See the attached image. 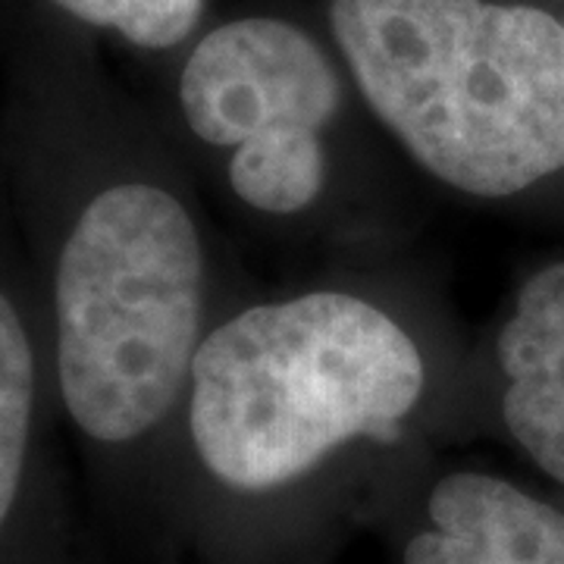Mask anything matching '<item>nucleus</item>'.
Returning <instances> with one entry per match:
<instances>
[{"label": "nucleus", "instance_id": "obj_1", "mask_svg": "<svg viewBox=\"0 0 564 564\" xmlns=\"http://www.w3.org/2000/svg\"><path fill=\"white\" fill-rule=\"evenodd\" d=\"M377 120L430 176L508 198L564 170V25L489 0H333Z\"/></svg>", "mask_w": 564, "mask_h": 564}, {"label": "nucleus", "instance_id": "obj_2", "mask_svg": "<svg viewBox=\"0 0 564 564\" xmlns=\"http://www.w3.org/2000/svg\"><path fill=\"white\" fill-rule=\"evenodd\" d=\"M47 226V358L85 440L120 448L166 421L202 348L204 251L161 182H69Z\"/></svg>", "mask_w": 564, "mask_h": 564}, {"label": "nucleus", "instance_id": "obj_3", "mask_svg": "<svg viewBox=\"0 0 564 564\" xmlns=\"http://www.w3.org/2000/svg\"><path fill=\"white\" fill-rule=\"evenodd\" d=\"M423 386L421 348L386 311L348 292H307L204 336L188 430L220 484L263 492L351 440L395 443Z\"/></svg>", "mask_w": 564, "mask_h": 564}, {"label": "nucleus", "instance_id": "obj_4", "mask_svg": "<svg viewBox=\"0 0 564 564\" xmlns=\"http://www.w3.org/2000/svg\"><path fill=\"white\" fill-rule=\"evenodd\" d=\"M182 117L214 148H232L229 185L261 214H299L326 185L323 129L343 79L299 25L226 22L198 41L180 79Z\"/></svg>", "mask_w": 564, "mask_h": 564}, {"label": "nucleus", "instance_id": "obj_5", "mask_svg": "<svg viewBox=\"0 0 564 564\" xmlns=\"http://www.w3.org/2000/svg\"><path fill=\"white\" fill-rule=\"evenodd\" d=\"M426 514L404 564H564L562 511L492 474L443 477Z\"/></svg>", "mask_w": 564, "mask_h": 564}, {"label": "nucleus", "instance_id": "obj_6", "mask_svg": "<svg viewBox=\"0 0 564 564\" xmlns=\"http://www.w3.org/2000/svg\"><path fill=\"white\" fill-rule=\"evenodd\" d=\"M508 389L502 414L511 436L564 484V261L530 276L499 333Z\"/></svg>", "mask_w": 564, "mask_h": 564}, {"label": "nucleus", "instance_id": "obj_7", "mask_svg": "<svg viewBox=\"0 0 564 564\" xmlns=\"http://www.w3.org/2000/svg\"><path fill=\"white\" fill-rule=\"evenodd\" d=\"M41 339L32 304L0 254V536L20 505L44 395Z\"/></svg>", "mask_w": 564, "mask_h": 564}, {"label": "nucleus", "instance_id": "obj_8", "mask_svg": "<svg viewBox=\"0 0 564 564\" xmlns=\"http://www.w3.org/2000/svg\"><path fill=\"white\" fill-rule=\"evenodd\" d=\"M66 17L113 29L144 51H163L180 44L202 17V0H47Z\"/></svg>", "mask_w": 564, "mask_h": 564}]
</instances>
